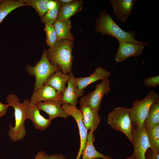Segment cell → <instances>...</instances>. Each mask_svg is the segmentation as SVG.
<instances>
[{"mask_svg": "<svg viewBox=\"0 0 159 159\" xmlns=\"http://www.w3.org/2000/svg\"><path fill=\"white\" fill-rule=\"evenodd\" d=\"M73 46V41L62 39L57 40L52 47L47 50V56L50 63L59 66L65 74L72 71L74 59L72 54Z\"/></svg>", "mask_w": 159, "mask_h": 159, "instance_id": "6da1fadb", "label": "cell"}, {"mask_svg": "<svg viewBox=\"0 0 159 159\" xmlns=\"http://www.w3.org/2000/svg\"><path fill=\"white\" fill-rule=\"evenodd\" d=\"M99 17L96 20L95 29L102 34H108L112 36L118 41L134 43L143 46L149 44L145 42L137 40L135 38L136 35L132 30L125 32L121 29L114 21L111 15L103 11L99 14Z\"/></svg>", "mask_w": 159, "mask_h": 159, "instance_id": "7a4b0ae2", "label": "cell"}, {"mask_svg": "<svg viewBox=\"0 0 159 159\" xmlns=\"http://www.w3.org/2000/svg\"><path fill=\"white\" fill-rule=\"evenodd\" d=\"M6 102L9 106L14 109L15 125L10 124L8 135L14 142L23 139L26 134L25 122L26 119L25 109L29 102L28 99L24 100L22 102H20V99L15 94H10L6 98Z\"/></svg>", "mask_w": 159, "mask_h": 159, "instance_id": "3957f363", "label": "cell"}, {"mask_svg": "<svg viewBox=\"0 0 159 159\" xmlns=\"http://www.w3.org/2000/svg\"><path fill=\"white\" fill-rule=\"evenodd\" d=\"M159 100L158 94L154 91H149L143 99L136 100L130 108V116L132 125L139 128L143 126L152 105Z\"/></svg>", "mask_w": 159, "mask_h": 159, "instance_id": "277c9868", "label": "cell"}, {"mask_svg": "<svg viewBox=\"0 0 159 159\" xmlns=\"http://www.w3.org/2000/svg\"><path fill=\"white\" fill-rule=\"evenodd\" d=\"M59 69V66L53 65L50 63L47 56V50L44 49L41 59L34 66L28 64L26 67L29 75L34 76L35 78L33 92L36 91L44 84L48 79Z\"/></svg>", "mask_w": 159, "mask_h": 159, "instance_id": "5b68a950", "label": "cell"}, {"mask_svg": "<svg viewBox=\"0 0 159 159\" xmlns=\"http://www.w3.org/2000/svg\"><path fill=\"white\" fill-rule=\"evenodd\" d=\"M129 112V108H114L108 115L107 123L113 129L123 133L132 144V125Z\"/></svg>", "mask_w": 159, "mask_h": 159, "instance_id": "8992f818", "label": "cell"}, {"mask_svg": "<svg viewBox=\"0 0 159 159\" xmlns=\"http://www.w3.org/2000/svg\"><path fill=\"white\" fill-rule=\"evenodd\" d=\"M110 85L109 78L102 80L101 82L96 84L93 91L81 97L80 102L85 104L92 110L98 112L104 96L110 91Z\"/></svg>", "mask_w": 159, "mask_h": 159, "instance_id": "52a82bcc", "label": "cell"}, {"mask_svg": "<svg viewBox=\"0 0 159 159\" xmlns=\"http://www.w3.org/2000/svg\"><path fill=\"white\" fill-rule=\"evenodd\" d=\"M132 135L133 159H145V153L150 146L144 125L140 128L132 125Z\"/></svg>", "mask_w": 159, "mask_h": 159, "instance_id": "ba28073f", "label": "cell"}, {"mask_svg": "<svg viewBox=\"0 0 159 159\" xmlns=\"http://www.w3.org/2000/svg\"><path fill=\"white\" fill-rule=\"evenodd\" d=\"M62 107L67 113L73 117L77 123L80 135V146L76 159H79L85 147L88 134L87 130L83 122V115L82 111L80 109H78L76 106H72L67 103H63Z\"/></svg>", "mask_w": 159, "mask_h": 159, "instance_id": "9c48e42d", "label": "cell"}, {"mask_svg": "<svg viewBox=\"0 0 159 159\" xmlns=\"http://www.w3.org/2000/svg\"><path fill=\"white\" fill-rule=\"evenodd\" d=\"M119 48L115 55V59L117 62H122L130 57L140 55L144 46L134 43L118 41Z\"/></svg>", "mask_w": 159, "mask_h": 159, "instance_id": "30bf717a", "label": "cell"}, {"mask_svg": "<svg viewBox=\"0 0 159 159\" xmlns=\"http://www.w3.org/2000/svg\"><path fill=\"white\" fill-rule=\"evenodd\" d=\"M63 103L61 100H59L41 102L36 104L39 110L44 111L48 115V119L52 121L56 117L66 119L70 116L62 108L61 105Z\"/></svg>", "mask_w": 159, "mask_h": 159, "instance_id": "8fae6325", "label": "cell"}, {"mask_svg": "<svg viewBox=\"0 0 159 159\" xmlns=\"http://www.w3.org/2000/svg\"><path fill=\"white\" fill-rule=\"evenodd\" d=\"M68 74L69 78L67 82L68 86L62 95L61 100L63 103L76 106L78 102V98L83 95L84 91L78 89L73 72L71 71Z\"/></svg>", "mask_w": 159, "mask_h": 159, "instance_id": "7c38bea8", "label": "cell"}, {"mask_svg": "<svg viewBox=\"0 0 159 159\" xmlns=\"http://www.w3.org/2000/svg\"><path fill=\"white\" fill-rule=\"evenodd\" d=\"M62 97V95L52 87L44 84L36 91L33 92L29 101L36 104L42 101L61 100Z\"/></svg>", "mask_w": 159, "mask_h": 159, "instance_id": "4fadbf2b", "label": "cell"}, {"mask_svg": "<svg viewBox=\"0 0 159 159\" xmlns=\"http://www.w3.org/2000/svg\"><path fill=\"white\" fill-rule=\"evenodd\" d=\"M25 113L26 119L32 121L36 129L45 130L52 123L49 119L45 118L40 114L36 104L30 101L26 107Z\"/></svg>", "mask_w": 159, "mask_h": 159, "instance_id": "5bb4252c", "label": "cell"}, {"mask_svg": "<svg viewBox=\"0 0 159 159\" xmlns=\"http://www.w3.org/2000/svg\"><path fill=\"white\" fill-rule=\"evenodd\" d=\"M135 0H111L110 3L114 14L120 21L125 22L131 13Z\"/></svg>", "mask_w": 159, "mask_h": 159, "instance_id": "9a60e30c", "label": "cell"}, {"mask_svg": "<svg viewBox=\"0 0 159 159\" xmlns=\"http://www.w3.org/2000/svg\"><path fill=\"white\" fill-rule=\"evenodd\" d=\"M111 74L110 71L98 67L95 69L93 73L90 76L85 77L75 78V81L78 89L83 90L89 85L97 80L102 81L109 78Z\"/></svg>", "mask_w": 159, "mask_h": 159, "instance_id": "2e32d148", "label": "cell"}, {"mask_svg": "<svg viewBox=\"0 0 159 159\" xmlns=\"http://www.w3.org/2000/svg\"><path fill=\"white\" fill-rule=\"evenodd\" d=\"M83 115V122L87 130L94 132L99 124L101 117L98 112L92 110L84 103L80 102Z\"/></svg>", "mask_w": 159, "mask_h": 159, "instance_id": "e0dca14e", "label": "cell"}, {"mask_svg": "<svg viewBox=\"0 0 159 159\" xmlns=\"http://www.w3.org/2000/svg\"><path fill=\"white\" fill-rule=\"evenodd\" d=\"M69 78L68 74L63 73L59 69L48 79L44 84L52 87L58 93L62 96L67 88L66 83Z\"/></svg>", "mask_w": 159, "mask_h": 159, "instance_id": "ac0fdd59", "label": "cell"}, {"mask_svg": "<svg viewBox=\"0 0 159 159\" xmlns=\"http://www.w3.org/2000/svg\"><path fill=\"white\" fill-rule=\"evenodd\" d=\"M94 141L95 136L93 132L89 131L87 134L85 147L81 153L82 159H94L96 158L112 159L111 157L104 155L97 151L93 145Z\"/></svg>", "mask_w": 159, "mask_h": 159, "instance_id": "d6986e66", "label": "cell"}, {"mask_svg": "<svg viewBox=\"0 0 159 159\" xmlns=\"http://www.w3.org/2000/svg\"><path fill=\"white\" fill-rule=\"evenodd\" d=\"M83 2L74 1L68 3H62L57 20L61 21L67 20L79 12L81 9Z\"/></svg>", "mask_w": 159, "mask_h": 159, "instance_id": "ffe728a7", "label": "cell"}, {"mask_svg": "<svg viewBox=\"0 0 159 159\" xmlns=\"http://www.w3.org/2000/svg\"><path fill=\"white\" fill-rule=\"evenodd\" d=\"M53 25L56 33L57 40L67 39L73 41L74 35L70 32L72 26L70 19L61 21L57 20Z\"/></svg>", "mask_w": 159, "mask_h": 159, "instance_id": "44dd1931", "label": "cell"}, {"mask_svg": "<svg viewBox=\"0 0 159 159\" xmlns=\"http://www.w3.org/2000/svg\"><path fill=\"white\" fill-rule=\"evenodd\" d=\"M27 6L25 0H4L0 3V24L11 12L19 7Z\"/></svg>", "mask_w": 159, "mask_h": 159, "instance_id": "7402d4cb", "label": "cell"}, {"mask_svg": "<svg viewBox=\"0 0 159 159\" xmlns=\"http://www.w3.org/2000/svg\"><path fill=\"white\" fill-rule=\"evenodd\" d=\"M158 123H159V100L153 103L150 107L143 125L146 130Z\"/></svg>", "mask_w": 159, "mask_h": 159, "instance_id": "603a6c76", "label": "cell"}, {"mask_svg": "<svg viewBox=\"0 0 159 159\" xmlns=\"http://www.w3.org/2000/svg\"><path fill=\"white\" fill-rule=\"evenodd\" d=\"M145 130L150 149L154 152H159V123Z\"/></svg>", "mask_w": 159, "mask_h": 159, "instance_id": "cb8c5ba5", "label": "cell"}, {"mask_svg": "<svg viewBox=\"0 0 159 159\" xmlns=\"http://www.w3.org/2000/svg\"><path fill=\"white\" fill-rule=\"evenodd\" d=\"M49 0H25V2L27 6L34 8L41 18L48 10L47 5Z\"/></svg>", "mask_w": 159, "mask_h": 159, "instance_id": "d4e9b609", "label": "cell"}, {"mask_svg": "<svg viewBox=\"0 0 159 159\" xmlns=\"http://www.w3.org/2000/svg\"><path fill=\"white\" fill-rule=\"evenodd\" d=\"M57 4L54 8L48 10L43 17L41 18L42 21L44 23L53 24L56 21L61 5L60 0H57Z\"/></svg>", "mask_w": 159, "mask_h": 159, "instance_id": "484cf974", "label": "cell"}, {"mask_svg": "<svg viewBox=\"0 0 159 159\" xmlns=\"http://www.w3.org/2000/svg\"><path fill=\"white\" fill-rule=\"evenodd\" d=\"M44 30L46 34V42L48 45L51 47L56 43L57 40V35L53 24L45 23Z\"/></svg>", "mask_w": 159, "mask_h": 159, "instance_id": "4316f807", "label": "cell"}, {"mask_svg": "<svg viewBox=\"0 0 159 159\" xmlns=\"http://www.w3.org/2000/svg\"><path fill=\"white\" fill-rule=\"evenodd\" d=\"M67 158L62 154L48 155L45 151L43 150L38 151L34 156V159H66Z\"/></svg>", "mask_w": 159, "mask_h": 159, "instance_id": "83f0119b", "label": "cell"}, {"mask_svg": "<svg viewBox=\"0 0 159 159\" xmlns=\"http://www.w3.org/2000/svg\"><path fill=\"white\" fill-rule=\"evenodd\" d=\"M144 85L148 87H155L159 85V76H152L145 78L143 81Z\"/></svg>", "mask_w": 159, "mask_h": 159, "instance_id": "f1b7e54d", "label": "cell"}, {"mask_svg": "<svg viewBox=\"0 0 159 159\" xmlns=\"http://www.w3.org/2000/svg\"><path fill=\"white\" fill-rule=\"evenodd\" d=\"M145 159H159V152H154L149 148L145 153Z\"/></svg>", "mask_w": 159, "mask_h": 159, "instance_id": "f546056e", "label": "cell"}, {"mask_svg": "<svg viewBox=\"0 0 159 159\" xmlns=\"http://www.w3.org/2000/svg\"><path fill=\"white\" fill-rule=\"evenodd\" d=\"M9 107L7 104H4L0 102V117L6 114Z\"/></svg>", "mask_w": 159, "mask_h": 159, "instance_id": "4dcf8cb0", "label": "cell"}, {"mask_svg": "<svg viewBox=\"0 0 159 159\" xmlns=\"http://www.w3.org/2000/svg\"><path fill=\"white\" fill-rule=\"evenodd\" d=\"M57 0L52 1L49 0L48 2L47 6L48 10L54 8L57 6Z\"/></svg>", "mask_w": 159, "mask_h": 159, "instance_id": "1f68e13d", "label": "cell"}, {"mask_svg": "<svg viewBox=\"0 0 159 159\" xmlns=\"http://www.w3.org/2000/svg\"><path fill=\"white\" fill-rule=\"evenodd\" d=\"M73 0H61L60 1L62 3H68L72 1Z\"/></svg>", "mask_w": 159, "mask_h": 159, "instance_id": "d6a6232c", "label": "cell"}, {"mask_svg": "<svg viewBox=\"0 0 159 159\" xmlns=\"http://www.w3.org/2000/svg\"><path fill=\"white\" fill-rule=\"evenodd\" d=\"M125 159H133L132 158V155H131L128 158Z\"/></svg>", "mask_w": 159, "mask_h": 159, "instance_id": "836d02e7", "label": "cell"}, {"mask_svg": "<svg viewBox=\"0 0 159 159\" xmlns=\"http://www.w3.org/2000/svg\"><path fill=\"white\" fill-rule=\"evenodd\" d=\"M94 159H101V158H96Z\"/></svg>", "mask_w": 159, "mask_h": 159, "instance_id": "e575fe53", "label": "cell"}, {"mask_svg": "<svg viewBox=\"0 0 159 159\" xmlns=\"http://www.w3.org/2000/svg\"><path fill=\"white\" fill-rule=\"evenodd\" d=\"M2 0H0V3L2 1Z\"/></svg>", "mask_w": 159, "mask_h": 159, "instance_id": "d590c367", "label": "cell"}]
</instances>
